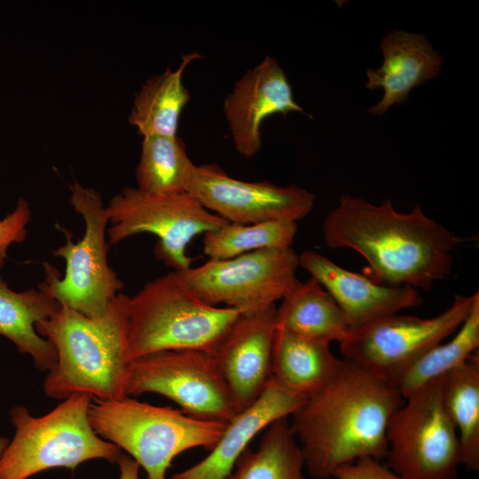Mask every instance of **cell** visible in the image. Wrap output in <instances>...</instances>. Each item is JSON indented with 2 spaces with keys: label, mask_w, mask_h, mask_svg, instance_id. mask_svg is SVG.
<instances>
[{
  "label": "cell",
  "mask_w": 479,
  "mask_h": 479,
  "mask_svg": "<svg viewBox=\"0 0 479 479\" xmlns=\"http://www.w3.org/2000/svg\"><path fill=\"white\" fill-rule=\"evenodd\" d=\"M129 302V295L118 294L98 318L86 317L59 303L51 317L35 325L57 354V365L43 383L49 397L64 400L75 393L101 400L126 397L131 362L127 341Z\"/></svg>",
  "instance_id": "cell-3"
},
{
  "label": "cell",
  "mask_w": 479,
  "mask_h": 479,
  "mask_svg": "<svg viewBox=\"0 0 479 479\" xmlns=\"http://www.w3.org/2000/svg\"><path fill=\"white\" fill-rule=\"evenodd\" d=\"M106 208L110 247L136 234H153L158 239L155 256L176 271L192 267L193 260L186 249L195 237L228 223L188 192L153 194L125 187Z\"/></svg>",
  "instance_id": "cell-8"
},
{
  "label": "cell",
  "mask_w": 479,
  "mask_h": 479,
  "mask_svg": "<svg viewBox=\"0 0 479 479\" xmlns=\"http://www.w3.org/2000/svg\"><path fill=\"white\" fill-rule=\"evenodd\" d=\"M89 420L101 438L129 453L145 471L146 479H166L173 459L187 450L203 447L210 451L227 425L131 397L93 398Z\"/></svg>",
  "instance_id": "cell-5"
},
{
  "label": "cell",
  "mask_w": 479,
  "mask_h": 479,
  "mask_svg": "<svg viewBox=\"0 0 479 479\" xmlns=\"http://www.w3.org/2000/svg\"><path fill=\"white\" fill-rule=\"evenodd\" d=\"M304 459L288 417L272 422L258 448H246L224 479H305Z\"/></svg>",
  "instance_id": "cell-24"
},
{
  "label": "cell",
  "mask_w": 479,
  "mask_h": 479,
  "mask_svg": "<svg viewBox=\"0 0 479 479\" xmlns=\"http://www.w3.org/2000/svg\"><path fill=\"white\" fill-rule=\"evenodd\" d=\"M299 265L334 298L349 328L364 326L422 302L415 288L382 285L339 266L314 250L299 254Z\"/></svg>",
  "instance_id": "cell-16"
},
{
  "label": "cell",
  "mask_w": 479,
  "mask_h": 479,
  "mask_svg": "<svg viewBox=\"0 0 479 479\" xmlns=\"http://www.w3.org/2000/svg\"><path fill=\"white\" fill-rule=\"evenodd\" d=\"M479 295L458 294L441 314L428 318L392 314L350 327L339 342L344 359L392 383L424 353L455 333Z\"/></svg>",
  "instance_id": "cell-10"
},
{
  "label": "cell",
  "mask_w": 479,
  "mask_h": 479,
  "mask_svg": "<svg viewBox=\"0 0 479 479\" xmlns=\"http://www.w3.org/2000/svg\"><path fill=\"white\" fill-rule=\"evenodd\" d=\"M381 49L382 65L366 72L365 87L383 90L379 103L368 109L373 115L404 103L412 89L438 75L443 63L423 34L394 30L381 40Z\"/></svg>",
  "instance_id": "cell-18"
},
{
  "label": "cell",
  "mask_w": 479,
  "mask_h": 479,
  "mask_svg": "<svg viewBox=\"0 0 479 479\" xmlns=\"http://www.w3.org/2000/svg\"><path fill=\"white\" fill-rule=\"evenodd\" d=\"M276 328L330 344L343 340L349 325L329 293L313 278L297 279L276 310Z\"/></svg>",
  "instance_id": "cell-20"
},
{
  "label": "cell",
  "mask_w": 479,
  "mask_h": 479,
  "mask_svg": "<svg viewBox=\"0 0 479 479\" xmlns=\"http://www.w3.org/2000/svg\"><path fill=\"white\" fill-rule=\"evenodd\" d=\"M9 442L10 441L6 437H4V436H0V459H1V457L3 455L4 451L7 447Z\"/></svg>",
  "instance_id": "cell-31"
},
{
  "label": "cell",
  "mask_w": 479,
  "mask_h": 479,
  "mask_svg": "<svg viewBox=\"0 0 479 479\" xmlns=\"http://www.w3.org/2000/svg\"><path fill=\"white\" fill-rule=\"evenodd\" d=\"M305 400L271 377L262 395L227 423L209 454L195 465L174 474L171 479H224L258 433L275 420L292 415Z\"/></svg>",
  "instance_id": "cell-17"
},
{
  "label": "cell",
  "mask_w": 479,
  "mask_h": 479,
  "mask_svg": "<svg viewBox=\"0 0 479 479\" xmlns=\"http://www.w3.org/2000/svg\"><path fill=\"white\" fill-rule=\"evenodd\" d=\"M275 304L240 313L210 353L238 412L251 405L271 378Z\"/></svg>",
  "instance_id": "cell-14"
},
{
  "label": "cell",
  "mask_w": 479,
  "mask_h": 479,
  "mask_svg": "<svg viewBox=\"0 0 479 479\" xmlns=\"http://www.w3.org/2000/svg\"><path fill=\"white\" fill-rule=\"evenodd\" d=\"M341 360L330 344L276 328L271 377L294 393L305 398L316 393L332 378Z\"/></svg>",
  "instance_id": "cell-21"
},
{
  "label": "cell",
  "mask_w": 479,
  "mask_h": 479,
  "mask_svg": "<svg viewBox=\"0 0 479 479\" xmlns=\"http://www.w3.org/2000/svg\"><path fill=\"white\" fill-rule=\"evenodd\" d=\"M297 230L295 222H228L203 234V252L209 260H225L259 250L290 247Z\"/></svg>",
  "instance_id": "cell-27"
},
{
  "label": "cell",
  "mask_w": 479,
  "mask_h": 479,
  "mask_svg": "<svg viewBox=\"0 0 479 479\" xmlns=\"http://www.w3.org/2000/svg\"><path fill=\"white\" fill-rule=\"evenodd\" d=\"M70 191L69 202L84 220V234L74 243L64 230L66 243L52 253L65 260L64 276L61 278L53 265L43 263L44 280L39 287L59 303L86 317L98 318L123 287L107 263L109 217L98 192L77 182L70 185Z\"/></svg>",
  "instance_id": "cell-7"
},
{
  "label": "cell",
  "mask_w": 479,
  "mask_h": 479,
  "mask_svg": "<svg viewBox=\"0 0 479 479\" xmlns=\"http://www.w3.org/2000/svg\"><path fill=\"white\" fill-rule=\"evenodd\" d=\"M194 167L177 136L144 137L136 169L137 188L153 194L186 192Z\"/></svg>",
  "instance_id": "cell-25"
},
{
  "label": "cell",
  "mask_w": 479,
  "mask_h": 479,
  "mask_svg": "<svg viewBox=\"0 0 479 479\" xmlns=\"http://www.w3.org/2000/svg\"><path fill=\"white\" fill-rule=\"evenodd\" d=\"M59 305L40 287L12 290L0 275V335L11 341L19 352L30 356L41 371L55 368L57 354L52 344L37 333L35 325L51 317Z\"/></svg>",
  "instance_id": "cell-19"
},
{
  "label": "cell",
  "mask_w": 479,
  "mask_h": 479,
  "mask_svg": "<svg viewBox=\"0 0 479 479\" xmlns=\"http://www.w3.org/2000/svg\"><path fill=\"white\" fill-rule=\"evenodd\" d=\"M404 401L389 382L341 360L332 378L291 415L308 472L329 478L360 458H386L388 425Z\"/></svg>",
  "instance_id": "cell-1"
},
{
  "label": "cell",
  "mask_w": 479,
  "mask_h": 479,
  "mask_svg": "<svg viewBox=\"0 0 479 479\" xmlns=\"http://www.w3.org/2000/svg\"><path fill=\"white\" fill-rule=\"evenodd\" d=\"M333 477L337 479H404L380 459L372 457L360 458L339 467Z\"/></svg>",
  "instance_id": "cell-29"
},
{
  "label": "cell",
  "mask_w": 479,
  "mask_h": 479,
  "mask_svg": "<svg viewBox=\"0 0 479 479\" xmlns=\"http://www.w3.org/2000/svg\"><path fill=\"white\" fill-rule=\"evenodd\" d=\"M186 192L229 223L295 222L313 209L316 197L297 185L249 182L230 177L218 165H195Z\"/></svg>",
  "instance_id": "cell-13"
},
{
  "label": "cell",
  "mask_w": 479,
  "mask_h": 479,
  "mask_svg": "<svg viewBox=\"0 0 479 479\" xmlns=\"http://www.w3.org/2000/svg\"><path fill=\"white\" fill-rule=\"evenodd\" d=\"M120 467L119 479H139V465L127 454L122 455L118 460Z\"/></svg>",
  "instance_id": "cell-30"
},
{
  "label": "cell",
  "mask_w": 479,
  "mask_h": 479,
  "mask_svg": "<svg viewBox=\"0 0 479 479\" xmlns=\"http://www.w3.org/2000/svg\"><path fill=\"white\" fill-rule=\"evenodd\" d=\"M162 395L191 416L230 422L239 412L210 353L165 350L130 362L126 397Z\"/></svg>",
  "instance_id": "cell-12"
},
{
  "label": "cell",
  "mask_w": 479,
  "mask_h": 479,
  "mask_svg": "<svg viewBox=\"0 0 479 479\" xmlns=\"http://www.w3.org/2000/svg\"><path fill=\"white\" fill-rule=\"evenodd\" d=\"M479 347V295L454 337L439 343L412 363L392 386L404 399L419 389L462 364Z\"/></svg>",
  "instance_id": "cell-26"
},
{
  "label": "cell",
  "mask_w": 479,
  "mask_h": 479,
  "mask_svg": "<svg viewBox=\"0 0 479 479\" xmlns=\"http://www.w3.org/2000/svg\"><path fill=\"white\" fill-rule=\"evenodd\" d=\"M299 254L291 247L255 251L225 260H209L177 271L187 288L204 302L224 304L240 313L272 304L292 288Z\"/></svg>",
  "instance_id": "cell-11"
},
{
  "label": "cell",
  "mask_w": 479,
  "mask_h": 479,
  "mask_svg": "<svg viewBox=\"0 0 479 479\" xmlns=\"http://www.w3.org/2000/svg\"><path fill=\"white\" fill-rule=\"evenodd\" d=\"M442 376L404 398L387 429L388 467L404 479H456L457 430L442 401Z\"/></svg>",
  "instance_id": "cell-9"
},
{
  "label": "cell",
  "mask_w": 479,
  "mask_h": 479,
  "mask_svg": "<svg viewBox=\"0 0 479 479\" xmlns=\"http://www.w3.org/2000/svg\"><path fill=\"white\" fill-rule=\"evenodd\" d=\"M224 112L234 146L246 158L260 151L261 126L266 118L276 114H304L294 98L287 76L271 56H266L235 82L224 99Z\"/></svg>",
  "instance_id": "cell-15"
},
{
  "label": "cell",
  "mask_w": 479,
  "mask_h": 479,
  "mask_svg": "<svg viewBox=\"0 0 479 479\" xmlns=\"http://www.w3.org/2000/svg\"><path fill=\"white\" fill-rule=\"evenodd\" d=\"M30 217L28 202L24 198H20L14 209L0 220V269L7 258L9 247L26 240Z\"/></svg>",
  "instance_id": "cell-28"
},
{
  "label": "cell",
  "mask_w": 479,
  "mask_h": 479,
  "mask_svg": "<svg viewBox=\"0 0 479 479\" xmlns=\"http://www.w3.org/2000/svg\"><path fill=\"white\" fill-rule=\"evenodd\" d=\"M330 248H351L368 263L374 278L389 286L428 290L452 268L456 235L426 216L420 205L397 211L390 200L374 205L342 195L322 224Z\"/></svg>",
  "instance_id": "cell-2"
},
{
  "label": "cell",
  "mask_w": 479,
  "mask_h": 479,
  "mask_svg": "<svg viewBox=\"0 0 479 479\" xmlns=\"http://www.w3.org/2000/svg\"><path fill=\"white\" fill-rule=\"evenodd\" d=\"M442 401L459 442L460 461L468 470L479 468V357L442 376Z\"/></svg>",
  "instance_id": "cell-23"
},
{
  "label": "cell",
  "mask_w": 479,
  "mask_h": 479,
  "mask_svg": "<svg viewBox=\"0 0 479 479\" xmlns=\"http://www.w3.org/2000/svg\"><path fill=\"white\" fill-rule=\"evenodd\" d=\"M92 400L75 393L40 417L22 405L12 408L15 434L1 457L0 479H27L57 467L74 470L94 459L117 463L122 451L101 438L89 420Z\"/></svg>",
  "instance_id": "cell-6"
},
{
  "label": "cell",
  "mask_w": 479,
  "mask_h": 479,
  "mask_svg": "<svg viewBox=\"0 0 479 479\" xmlns=\"http://www.w3.org/2000/svg\"><path fill=\"white\" fill-rule=\"evenodd\" d=\"M240 315L236 309L204 302L172 271L130 297L128 357L165 350L211 353Z\"/></svg>",
  "instance_id": "cell-4"
},
{
  "label": "cell",
  "mask_w": 479,
  "mask_h": 479,
  "mask_svg": "<svg viewBox=\"0 0 479 479\" xmlns=\"http://www.w3.org/2000/svg\"><path fill=\"white\" fill-rule=\"evenodd\" d=\"M199 58L202 57L198 52L184 55L176 70L169 67L162 74L150 77L135 95L128 121L143 137L177 136L180 115L191 98L183 74Z\"/></svg>",
  "instance_id": "cell-22"
}]
</instances>
